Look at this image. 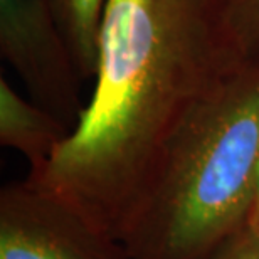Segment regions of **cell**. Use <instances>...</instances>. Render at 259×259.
I'll list each match as a JSON object with an SVG mask.
<instances>
[{
    "label": "cell",
    "mask_w": 259,
    "mask_h": 259,
    "mask_svg": "<svg viewBox=\"0 0 259 259\" xmlns=\"http://www.w3.org/2000/svg\"><path fill=\"white\" fill-rule=\"evenodd\" d=\"M246 61L221 0H108L93 95L27 179L118 237L175 128Z\"/></svg>",
    "instance_id": "6da1fadb"
},
{
    "label": "cell",
    "mask_w": 259,
    "mask_h": 259,
    "mask_svg": "<svg viewBox=\"0 0 259 259\" xmlns=\"http://www.w3.org/2000/svg\"><path fill=\"white\" fill-rule=\"evenodd\" d=\"M259 192V58L190 110L118 232L133 259H210L251 222Z\"/></svg>",
    "instance_id": "7a4b0ae2"
},
{
    "label": "cell",
    "mask_w": 259,
    "mask_h": 259,
    "mask_svg": "<svg viewBox=\"0 0 259 259\" xmlns=\"http://www.w3.org/2000/svg\"><path fill=\"white\" fill-rule=\"evenodd\" d=\"M0 259H133L123 242L42 185L0 190Z\"/></svg>",
    "instance_id": "3957f363"
},
{
    "label": "cell",
    "mask_w": 259,
    "mask_h": 259,
    "mask_svg": "<svg viewBox=\"0 0 259 259\" xmlns=\"http://www.w3.org/2000/svg\"><path fill=\"white\" fill-rule=\"evenodd\" d=\"M0 53L27 90L71 132L84 111L77 74L53 0H0Z\"/></svg>",
    "instance_id": "277c9868"
},
{
    "label": "cell",
    "mask_w": 259,
    "mask_h": 259,
    "mask_svg": "<svg viewBox=\"0 0 259 259\" xmlns=\"http://www.w3.org/2000/svg\"><path fill=\"white\" fill-rule=\"evenodd\" d=\"M69 135L71 128L64 121L24 98L0 76V143L24 155L29 174L42 170Z\"/></svg>",
    "instance_id": "5b68a950"
},
{
    "label": "cell",
    "mask_w": 259,
    "mask_h": 259,
    "mask_svg": "<svg viewBox=\"0 0 259 259\" xmlns=\"http://www.w3.org/2000/svg\"><path fill=\"white\" fill-rule=\"evenodd\" d=\"M106 5L108 0H53L56 22L81 81L96 76Z\"/></svg>",
    "instance_id": "8992f818"
},
{
    "label": "cell",
    "mask_w": 259,
    "mask_h": 259,
    "mask_svg": "<svg viewBox=\"0 0 259 259\" xmlns=\"http://www.w3.org/2000/svg\"><path fill=\"white\" fill-rule=\"evenodd\" d=\"M221 5L242 56L259 58V0H221Z\"/></svg>",
    "instance_id": "52a82bcc"
},
{
    "label": "cell",
    "mask_w": 259,
    "mask_h": 259,
    "mask_svg": "<svg viewBox=\"0 0 259 259\" xmlns=\"http://www.w3.org/2000/svg\"><path fill=\"white\" fill-rule=\"evenodd\" d=\"M210 259H259V226L249 222L227 239Z\"/></svg>",
    "instance_id": "ba28073f"
},
{
    "label": "cell",
    "mask_w": 259,
    "mask_h": 259,
    "mask_svg": "<svg viewBox=\"0 0 259 259\" xmlns=\"http://www.w3.org/2000/svg\"><path fill=\"white\" fill-rule=\"evenodd\" d=\"M251 222L259 226V192H257V200H256L254 210H252V215H251Z\"/></svg>",
    "instance_id": "9c48e42d"
}]
</instances>
